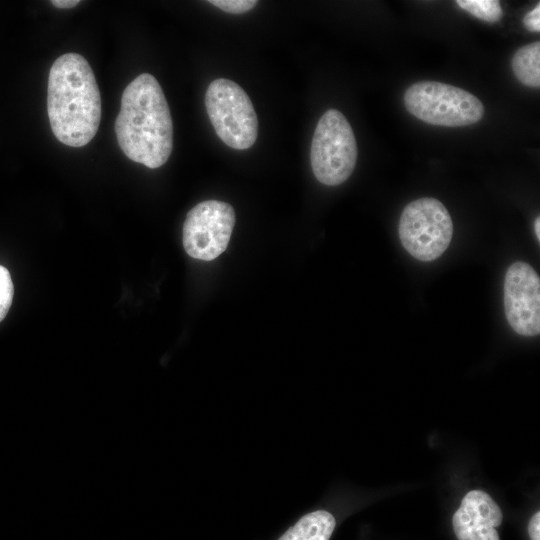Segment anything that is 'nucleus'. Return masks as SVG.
<instances>
[{
	"label": "nucleus",
	"instance_id": "13",
	"mask_svg": "<svg viewBox=\"0 0 540 540\" xmlns=\"http://www.w3.org/2000/svg\"><path fill=\"white\" fill-rule=\"evenodd\" d=\"M14 286L8 269L0 265V322L6 317L13 300Z\"/></svg>",
	"mask_w": 540,
	"mask_h": 540
},
{
	"label": "nucleus",
	"instance_id": "11",
	"mask_svg": "<svg viewBox=\"0 0 540 540\" xmlns=\"http://www.w3.org/2000/svg\"><path fill=\"white\" fill-rule=\"evenodd\" d=\"M512 70L517 79L530 87L540 86V43L527 44L516 51Z\"/></svg>",
	"mask_w": 540,
	"mask_h": 540
},
{
	"label": "nucleus",
	"instance_id": "6",
	"mask_svg": "<svg viewBox=\"0 0 540 540\" xmlns=\"http://www.w3.org/2000/svg\"><path fill=\"white\" fill-rule=\"evenodd\" d=\"M398 232L410 255L420 261H433L448 248L453 236V222L439 200L424 197L405 206Z\"/></svg>",
	"mask_w": 540,
	"mask_h": 540
},
{
	"label": "nucleus",
	"instance_id": "10",
	"mask_svg": "<svg viewBox=\"0 0 540 540\" xmlns=\"http://www.w3.org/2000/svg\"><path fill=\"white\" fill-rule=\"evenodd\" d=\"M336 522L332 514L318 510L303 516L279 540H329Z\"/></svg>",
	"mask_w": 540,
	"mask_h": 540
},
{
	"label": "nucleus",
	"instance_id": "15",
	"mask_svg": "<svg viewBox=\"0 0 540 540\" xmlns=\"http://www.w3.org/2000/svg\"><path fill=\"white\" fill-rule=\"evenodd\" d=\"M523 23L525 27L533 32L540 31V5H538L530 12H528L524 18Z\"/></svg>",
	"mask_w": 540,
	"mask_h": 540
},
{
	"label": "nucleus",
	"instance_id": "4",
	"mask_svg": "<svg viewBox=\"0 0 540 540\" xmlns=\"http://www.w3.org/2000/svg\"><path fill=\"white\" fill-rule=\"evenodd\" d=\"M409 113L425 123L459 127L480 121L484 114L482 102L459 87L422 81L410 86L404 94Z\"/></svg>",
	"mask_w": 540,
	"mask_h": 540
},
{
	"label": "nucleus",
	"instance_id": "8",
	"mask_svg": "<svg viewBox=\"0 0 540 540\" xmlns=\"http://www.w3.org/2000/svg\"><path fill=\"white\" fill-rule=\"evenodd\" d=\"M504 309L512 329L523 336L540 332V279L526 262L511 264L504 280Z\"/></svg>",
	"mask_w": 540,
	"mask_h": 540
},
{
	"label": "nucleus",
	"instance_id": "16",
	"mask_svg": "<svg viewBox=\"0 0 540 540\" xmlns=\"http://www.w3.org/2000/svg\"><path fill=\"white\" fill-rule=\"evenodd\" d=\"M531 540H540V512L534 513L528 525Z\"/></svg>",
	"mask_w": 540,
	"mask_h": 540
},
{
	"label": "nucleus",
	"instance_id": "12",
	"mask_svg": "<svg viewBox=\"0 0 540 540\" xmlns=\"http://www.w3.org/2000/svg\"><path fill=\"white\" fill-rule=\"evenodd\" d=\"M456 3L473 16L486 22H497L503 16L502 7L496 0H457Z\"/></svg>",
	"mask_w": 540,
	"mask_h": 540
},
{
	"label": "nucleus",
	"instance_id": "5",
	"mask_svg": "<svg viewBox=\"0 0 540 540\" xmlns=\"http://www.w3.org/2000/svg\"><path fill=\"white\" fill-rule=\"evenodd\" d=\"M205 106L217 136L230 148H250L258 135V119L247 93L234 81L218 78L205 94Z\"/></svg>",
	"mask_w": 540,
	"mask_h": 540
},
{
	"label": "nucleus",
	"instance_id": "3",
	"mask_svg": "<svg viewBox=\"0 0 540 540\" xmlns=\"http://www.w3.org/2000/svg\"><path fill=\"white\" fill-rule=\"evenodd\" d=\"M358 156L350 123L336 109L319 119L310 148V162L316 179L328 186L345 182L352 174Z\"/></svg>",
	"mask_w": 540,
	"mask_h": 540
},
{
	"label": "nucleus",
	"instance_id": "14",
	"mask_svg": "<svg viewBox=\"0 0 540 540\" xmlns=\"http://www.w3.org/2000/svg\"><path fill=\"white\" fill-rule=\"evenodd\" d=\"M209 3L219 9L233 14L244 13L251 10L256 4L255 0H211Z\"/></svg>",
	"mask_w": 540,
	"mask_h": 540
},
{
	"label": "nucleus",
	"instance_id": "9",
	"mask_svg": "<svg viewBox=\"0 0 540 540\" xmlns=\"http://www.w3.org/2000/svg\"><path fill=\"white\" fill-rule=\"evenodd\" d=\"M502 519L501 509L489 494L472 490L462 499L452 524L458 540H500L496 527Z\"/></svg>",
	"mask_w": 540,
	"mask_h": 540
},
{
	"label": "nucleus",
	"instance_id": "1",
	"mask_svg": "<svg viewBox=\"0 0 540 540\" xmlns=\"http://www.w3.org/2000/svg\"><path fill=\"white\" fill-rule=\"evenodd\" d=\"M118 144L134 162L148 168L165 164L173 148V122L163 90L148 73L124 89L115 121Z\"/></svg>",
	"mask_w": 540,
	"mask_h": 540
},
{
	"label": "nucleus",
	"instance_id": "18",
	"mask_svg": "<svg viewBox=\"0 0 540 540\" xmlns=\"http://www.w3.org/2000/svg\"><path fill=\"white\" fill-rule=\"evenodd\" d=\"M534 229H535V234L537 236V239L540 240V219H539V217H537L536 220H535Z\"/></svg>",
	"mask_w": 540,
	"mask_h": 540
},
{
	"label": "nucleus",
	"instance_id": "7",
	"mask_svg": "<svg viewBox=\"0 0 540 540\" xmlns=\"http://www.w3.org/2000/svg\"><path fill=\"white\" fill-rule=\"evenodd\" d=\"M235 224L233 207L218 200L203 201L188 213L183 225V246L195 259L210 261L223 253Z\"/></svg>",
	"mask_w": 540,
	"mask_h": 540
},
{
	"label": "nucleus",
	"instance_id": "2",
	"mask_svg": "<svg viewBox=\"0 0 540 540\" xmlns=\"http://www.w3.org/2000/svg\"><path fill=\"white\" fill-rule=\"evenodd\" d=\"M47 112L54 136L70 147L88 144L101 119L99 87L88 61L66 53L52 64L47 88Z\"/></svg>",
	"mask_w": 540,
	"mask_h": 540
},
{
	"label": "nucleus",
	"instance_id": "17",
	"mask_svg": "<svg viewBox=\"0 0 540 540\" xmlns=\"http://www.w3.org/2000/svg\"><path fill=\"white\" fill-rule=\"evenodd\" d=\"M80 1L79 0H52L51 3L53 6L61 9H70L75 7Z\"/></svg>",
	"mask_w": 540,
	"mask_h": 540
}]
</instances>
